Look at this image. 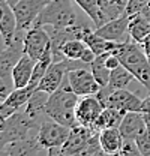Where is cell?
Listing matches in <instances>:
<instances>
[{"label":"cell","instance_id":"cell-1","mask_svg":"<svg viewBox=\"0 0 150 156\" xmlns=\"http://www.w3.org/2000/svg\"><path fill=\"white\" fill-rule=\"evenodd\" d=\"M78 95L75 93L68 81V74L59 89L54 90L51 95H48L47 104H45V113L47 117L53 119L54 122H59L68 128H74L77 122L75 108L78 105Z\"/></svg>","mask_w":150,"mask_h":156},{"label":"cell","instance_id":"cell-2","mask_svg":"<svg viewBox=\"0 0 150 156\" xmlns=\"http://www.w3.org/2000/svg\"><path fill=\"white\" fill-rule=\"evenodd\" d=\"M114 54L119 57L120 63L132 72L135 80L150 92V60L144 54L141 45L134 41H128L122 44V47Z\"/></svg>","mask_w":150,"mask_h":156},{"label":"cell","instance_id":"cell-3","mask_svg":"<svg viewBox=\"0 0 150 156\" xmlns=\"http://www.w3.org/2000/svg\"><path fill=\"white\" fill-rule=\"evenodd\" d=\"M42 122V116L33 114L23 107L11 117H8L6 128L2 132V146H6L26 136H36Z\"/></svg>","mask_w":150,"mask_h":156},{"label":"cell","instance_id":"cell-4","mask_svg":"<svg viewBox=\"0 0 150 156\" xmlns=\"http://www.w3.org/2000/svg\"><path fill=\"white\" fill-rule=\"evenodd\" d=\"M74 0H50L38 15L33 26H50L51 29H63L77 24V14L72 8Z\"/></svg>","mask_w":150,"mask_h":156},{"label":"cell","instance_id":"cell-5","mask_svg":"<svg viewBox=\"0 0 150 156\" xmlns=\"http://www.w3.org/2000/svg\"><path fill=\"white\" fill-rule=\"evenodd\" d=\"M78 63H81V60L63 58V60H59V62H53L51 66L48 68V71L45 72V75L42 77L41 83L38 84L36 90H41V92H45V93L51 95L54 90L59 89V86L65 80L66 74L71 69L78 68Z\"/></svg>","mask_w":150,"mask_h":156},{"label":"cell","instance_id":"cell-6","mask_svg":"<svg viewBox=\"0 0 150 156\" xmlns=\"http://www.w3.org/2000/svg\"><path fill=\"white\" fill-rule=\"evenodd\" d=\"M69 134H71V128L59 122H54L53 119L48 117V120L42 122L38 131V141L45 150L59 149L66 143V140L69 138Z\"/></svg>","mask_w":150,"mask_h":156},{"label":"cell","instance_id":"cell-7","mask_svg":"<svg viewBox=\"0 0 150 156\" xmlns=\"http://www.w3.org/2000/svg\"><path fill=\"white\" fill-rule=\"evenodd\" d=\"M24 35L26 32H17L14 42L0 50V78L5 81L12 83V71L24 54Z\"/></svg>","mask_w":150,"mask_h":156},{"label":"cell","instance_id":"cell-8","mask_svg":"<svg viewBox=\"0 0 150 156\" xmlns=\"http://www.w3.org/2000/svg\"><path fill=\"white\" fill-rule=\"evenodd\" d=\"M51 47V35L41 26L30 27L24 35V53L33 60H39Z\"/></svg>","mask_w":150,"mask_h":156},{"label":"cell","instance_id":"cell-9","mask_svg":"<svg viewBox=\"0 0 150 156\" xmlns=\"http://www.w3.org/2000/svg\"><path fill=\"white\" fill-rule=\"evenodd\" d=\"M48 2L50 0H20L12 8L17 18L18 32H27L30 27H33L38 15Z\"/></svg>","mask_w":150,"mask_h":156},{"label":"cell","instance_id":"cell-10","mask_svg":"<svg viewBox=\"0 0 150 156\" xmlns=\"http://www.w3.org/2000/svg\"><path fill=\"white\" fill-rule=\"evenodd\" d=\"M68 81L75 93L80 98L83 96H93L98 95L101 90L99 83L96 81L92 71L84 68H75L68 72Z\"/></svg>","mask_w":150,"mask_h":156},{"label":"cell","instance_id":"cell-11","mask_svg":"<svg viewBox=\"0 0 150 156\" xmlns=\"http://www.w3.org/2000/svg\"><path fill=\"white\" fill-rule=\"evenodd\" d=\"M129 15H122L119 18H114L105 24H102L101 27L95 29V33L99 35L101 38L112 41V42H119V44H125L128 41H131L129 35Z\"/></svg>","mask_w":150,"mask_h":156},{"label":"cell","instance_id":"cell-12","mask_svg":"<svg viewBox=\"0 0 150 156\" xmlns=\"http://www.w3.org/2000/svg\"><path fill=\"white\" fill-rule=\"evenodd\" d=\"M104 110V104L99 101V98L93 95V96H83L78 101V105L75 108V116H77V122L83 126L92 128L96 122V119L99 117L101 111Z\"/></svg>","mask_w":150,"mask_h":156},{"label":"cell","instance_id":"cell-13","mask_svg":"<svg viewBox=\"0 0 150 156\" xmlns=\"http://www.w3.org/2000/svg\"><path fill=\"white\" fill-rule=\"evenodd\" d=\"M102 104L104 107H111V108L128 113V111H141L143 99H140L135 93H132L126 89H117V90H112L104 99Z\"/></svg>","mask_w":150,"mask_h":156},{"label":"cell","instance_id":"cell-14","mask_svg":"<svg viewBox=\"0 0 150 156\" xmlns=\"http://www.w3.org/2000/svg\"><path fill=\"white\" fill-rule=\"evenodd\" d=\"M36 87L29 84L27 87H23V89H14L8 98L0 104V113L6 117H11L14 113H17L18 110H21L29 101L30 98L33 96Z\"/></svg>","mask_w":150,"mask_h":156},{"label":"cell","instance_id":"cell-15","mask_svg":"<svg viewBox=\"0 0 150 156\" xmlns=\"http://www.w3.org/2000/svg\"><path fill=\"white\" fill-rule=\"evenodd\" d=\"M120 132L125 140H129V141H135L140 135H143L147 129V125H146V120L141 111H128L123 120L119 126Z\"/></svg>","mask_w":150,"mask_h":156},{"label":"cell","instance_id":"cell-16","mask_svg":"<svg viewBox=\"0 0 150 156\" xmlns=\"http://www.w3.org/2000/svg\"><path fill=\"white\" fill-rule=\"evenodd\" d=\"M0 8H2V17H0V36L3 39L5 45H9L14 42L18 32L17 18L14 14V9L5 2L0 0Z\"/></svg>","mask_w":150,"mask_h":156},{"label":"cell","instance_id":"cell-17","mask_svg":"<svg viewBox=\"0 0 150 156\" xmlns=\"http://www.w3.org/2000/svg\"><path fill=\"white\" fill-rule=\"evenodd\" d=\"M36 60L30 57L29 54H23L18 63L15 65L14 71H12V83L15 89H23L27 87L30 84V80L33 75V69H35Z\"/></svg>","mask_w":150,"mask_h":156},{"label":"cell","instance_id":"cell-18","mask_svg":"<svg viewBox=\"0 0 150 156\" xmlns=\"http://www.w3.org/2000/svg\"><path fill=\"white\" fill-rule=\"evenodd\" d=\"M6 149L9 152V156H39L44 147L39 144L36 135L12 141V143L6 144Z\"/></svg>","mask_w":150,"mask_h":156},{"label":"cell","instance_id":"cell-19","mask_svg":"<svg viewBox=\"0 0 150 156\" xmlns=\"http://www.w3.org/2000/svg\"><path fill=\"white\" fill-rule=\"evenodd\" d=\"M83 41L87 44V47H90V48L93 50L96 56L116 53V51L122 47V44H119V42H112V41L101 38L99 35L95 33V29H90V30L84 35Z\"/></svg>","mask_w":150,"mask_h":156},{"label":"cell","instance_id":"cell-20","mask_svg":"<svg viewBox=\"0 0 150 156\" xmlns=\"http://www.w3.org/2000/svg\"><path fill=\"white\" fill-rule=\"evenodd\" d=\"M99 144L108 153H119L125 144V138L119 128H108L99 131Z\"/></svg>","mask_w":150,"mask_h":156},{"label":"cell","instance_id":"cell-21","mask_svg":"<svg viewBox=\"0 0 150 156\" xmlns=\"http://www.w3.org/2000/svg\"><path fill=\"white\" fill-rule=\"evenodd\" d=\"M128 0H99L101 24H105L114 18L126 14Z\"/></svg>","mask_w":150,"mask_h":156},{"label":"cell","instance_id":"cell-22","mask_svg":"<svg viewBox=\"0 0 150 156\" xmlns=\"http://www.w3.org/2000/svg\"><path fill=\"white\" fill-rule=\"evenodd\" d=\"M125 114L126 113L122 111V110H116V108H111V107H104V110L101 111L99 117L95 122L93 131L99 132V131L108 129V128H119Z\"/></svg>","mask_w":150,"mask_h":156},{"label":"cell","instance_id":"cell-23","mask_svg":"<svg viewBox=\"0 0 150 156\" xmlns=\"http://www.w3.org/2000/svg\"><path fill=\"white\" fill-rule=\"evenodd\" d=\"M129 35L131 41L141 44L150 35V21L143 14L132 15L129 20Z\"/></svg>","mask_w":150,"mask_h":156},{"label":"cell","instance_id":"cell-24","mask_svg":"<svg viewBox=\"0 0 150 156\" xmlns=\"http://www.w3.org/2000/svg\"><path fill=\"white\" fill-rule=\"evenodd\" d=\"M87 48V44L83 39H71L68 42H65L59 53L54 56V62L63 60V58H71V60H80L84 50Z\"/></svg>","mask_w":150,"mask_h":156},{"label":"cell","instance_id":"cell-25","mask_svg":"<svg viewBox=\"0 0 150 156\" xmlns=\"http://www.w3.org/2000/svg\"><path fill=\"white\" fill-rule=\"evenodd\" d=\"M105 58H107V54H101V56H96L95 60L90 63V71H92V74L95 75L96 81L99 83L101 87L108 86L110 75H111V71L105 65Z\"/></svg>","mask_w":150,"mask_h":156},{"label":"cell","instance_id":"cell-26","mask_svg":"<svg viewBox=\"0 0 150 156\" xmlns=\"http://www.w3.org/2000/svg\"><path fill=\"white\" fill-rule=\"evenodd\" d=\"M132 80H135V77L132 75V72H129L123 65H120V66H117L116 69H112L111 71L108 87H110L111 90L126 89V87H128V84L131 83Z\"/></svg>","mask_w":150,"mask_h":156},{"label":"cell","instance_id":"cell-27","mask_svg":"<svg viewBox=\"0 0 150 156\" xmlns=\"http://www.w3.org/2000/svg\"><path fill=\"white\" fill-rule=\"evenodd\" d=\"M54 62V56H53V48L50 47L45 53H44V56L39 58L36 62V65H35V69H33V75H32V80H30V84L32 86H35L38 87V84L41 83V80L42 77L45 75V72L48 71V68L51 66V63Z\"/></svg>","mask_w":150,"mask_h":156},{"label":"cell","instance_id":"cell-28","mask_svg":"<svg viewBox=\"0 0 150 156\" xmlns=\"http://www.w3.org/2000/svg\"><path fill=\"white\" fill-rule=\"evenodd\" d=\"M74 3H77L83 12H86V15L92 20V23L96 27H101V12H99V0H74Z\"/></svg>","mask_w":150,"mask_h":156},{"label":"cell","instance_id":"cell-29","mask_svg":"<svg viewBox=\"0 0 150 156\" xmlns=\"http://www.w3.org/2000/svg\"><path fill=\"white\" fill-rule=\"evenodd\" d=\"M135 144L143 156H150V129L147 128L143 135H140L135 140Z\"/></svg>","mask_w":150,"mask_h":156},{"label":"cell","instance_id":"cell-30","mask_svg":"<svg viewBox=\"0 0 150 156\" xmlns=\"http://www.w3.org/2000/svg\"><path fill=\"white\" fill-rule=\"evenodd\" d=\"M147 5H150V0H128V6H126V15H137L140 14Z\"/></svg>","mask_w":150,"mask_h":156},{"label":"cell","instance_id":"cell-31","mask_svg":"<svg viewBox=\"0 0 150 156\" xmlns=\"http://www.w3.org/2000/svg\"><path fill=\"white\" fill-rule=\"evenodd\" d=\"M119 156H143V153L138 150L135 141L125 140V144H123L122 150L119 152Z\"/></svg>","mask_w":150,"mask_h":156},{"label":"cell","instance_id":"cell-32","mask_svg":"<svg viewBox=\"0 0 150 156\" xmlns=\"http://www.w3.org/2000/svg\"><path fill=\"white\" fill-rule=\"evenodd\" d=\"M14 89H15L14 87V83H9V81H5V80L0 78V101L3 102Z\"/></svg>","mask_w":150,"mask_h":156},{"label":"cell","instance_id":"cell-33","mask_svg":"<svg viewBox=\"0 0 150 156\" xmlns=\"http://www.w3.org/2000/svg\"><path fill=\"white\" fill-rule=\"evenodd\" d=\"M141 113L144 116V120H146V125L150 129V95L146 99H143V105H141Z\"/></svg>","mask_w":150,"mask_h":156},{"label":"cell","instance_id":"cell-34","mask_svg":"<svg viewBox=\"0 0 150 156\" xmlns=\"http://www.w3.org/2000/svg\"><path fill=\"white\" fill-rule=\"evenodd\" d=\"M95 57H96V54H95V51L90 48V47H87L86 50H84V53H83V56H81V62L83 63H86V65H90L92 62L95 60Z\"/></svg>","mask_w":150,"mask_h":156},{"label":"cell","instance_id":"cell-35","mask_svg":"<svg viewBox=\"0 0 150 156\" xmlns=\"http://www.w3.org/2000/svg\"><path fill=\"white\" fill-rule=\"evenodd\" d=\"M140 45H141V48H143L144 54H146V56H147V58L150 60V35L146 39H144V41H143Z\"/></svg>","mask_w":150,"mask_h":156},{"label":"cell","instance_id":"cell-36","mask_svg":"<svg viewBox=\"0 0 150 156\" xmlns=\"http://www.w3.org/2000/svg\"><path fill=\"white\" fill-rule=\"evenodd\" d=\"M6 122H8V119L0 113V132L5 131V128H6Z\"/></svg>","mask_w":150,"mask_h":156},{"label":"cell","instance_id":"cell-37","mask_svg":"<svg viewBox=\"0 0 150 156\" xmlns=\"http://www.w3.org/2000/svg\"><path fill=\"white\" fill-rule=\"evenodd\" d=\"M0 156H9V152H8L6 146H0Z\"/></svg>","mask_w":150,"mask_h":156},{"label":"cell","instance_id":"cell-38","mask_svg":"<svg viewBox=\"0 0 150 156\" xmlns=\"http://www.w3.org/2000/svg\"><path fill=\"white\" fill-rule=\"evenodd\" d=\"M5 2H6V3H8V5L11 6V8H14V6H15V5L18 3L20 0H5Z\"/></svg>","mask_w":150,"mask_h":156},{"label":"cell","instance_id":"cell-39","mask_svg":"<svg viewBox=\"0 0 150 156\" xmlns=\"http://www.w3.org/2000/svg\"><path fill=\"white\" fill-rule=\"evenodd\" d=\"M0 146H2V132H0Z\"/></svg>","mask_w":150,"mask_h":156},{"label":"cell","instance_id":"cell-40","mask_svg":"<svg viewBox=\"0 0 150 156\" xmlns=\"http://www.w3.org/2000/svg\"><path fill=\"white\" fill-rule=\"evenodd\" d=\"M0 17H2V8H0Z\"/></svg>","mask_w":150,"mask_h":156},{"label":"cell","instance_id":"cell-41","mask_svg":"<svg viewBox=\"0 0 150 156\" xmlns=\"http://www.w3.org/2000/svg\"><path fill=\"white\" fill-rule=\"evenodd\" d=\"M0 104H2V101H0Z\"/></svg>","mask_w":150,"mask_h":156}]
</instances>
